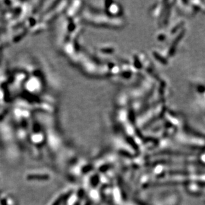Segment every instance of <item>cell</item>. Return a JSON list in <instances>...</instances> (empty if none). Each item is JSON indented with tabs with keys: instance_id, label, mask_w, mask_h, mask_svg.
I'll return each mask as SVG.
<instances>
[{
	"instance_id": "6da1fadb",
	"label": "cell",
	"mask_w": 205,
	"mask_h": 205,
	"mask_svg": "<svg viewBox=\"0 0 205 205\" xmlns=\"http://www.w3.org/2000/svg\"><path fill=\"white\" fill-rule=\"evenodd\" d=\"M167 110V106L165 102H162L153 106L142 117L140 121L142 124H148L157 121L162 118Z\"/></svg>"
},
{
	"instance_id": "7a4b0ae2",
	"label": "cell",
	"mask_w": 205,
	"mask_h": 205,
	"mask_svg": "<svg viewBox=\"0 0 205 205\" xmlns=\"http://www.w3.org/2000/svg\"><path fill=\"white\" fill-rule=\"evenodd\" d=\"M163 118L170 126L175 129H182L186 125V119L179 113L167 110L165 113Z\"/></svg>"
},
{
	"instance_id": "3957f363",
	"label": "cell",
	"mask_w": 205,
	"mask_h": 205,
	"mask_svg": "<svg viewBox=\"0 0 205 205\" xmlns=\"http://www.w3.org/2000/svg\"><path fill=\"white\" fill-rule=\"evenodd\" d=\"M174 8H176L182 14L187 16H195L198 11L194 8L190 1H175Z\"/></svg>"
},
{
	"instance_id": "277c9868",
	"label": "cell",
	"mask_w": 205,
	"mask_h": 205,
	"mask_svg": "<svg viewBox=\"0 0 205 205\" xmlns=\"http://www.w3.org/2000/svg\"><path fill=\"white\" fill-rule=\"evenodd\" d=\"M185 27V21L181 17H178L174 21H171L167 28L166 29L168 35L170 36L171 35L177 33V31Z\"/></svg>"
},
{
	"instance_id": "5b68a950",
	"label": "cell",
	"mask_w": 205,
	"mask_h": 205,
	"mask_svg": "<svg viewBox=\"0 0 205 205\" xmlns=\"http://www.w3.org/2000/svg\"><path fill=\"white\" fill-rule=\"evenodd\" d=\"M197 94V104L199 109L202 112L205 113V90L204 91L200 92L195 93Z\"/></svg>"
},
{
	"instance_id": "8992f818",
	"label": "cell",
	"mask_w": 205,
	"mask_h": 205,
	"mask_svg": "<svg viewBox=\"0 0 205 205\" xmlns=\"http://www.w3.org/2000/svg\"><path fill=\"white\" fill-rule=\"evenodd\" d=\"M191 4L194 6L198 12L205 13V1H190Z\"/></svg>"
},
{
	"instance_id": "52a82bcc",
	"label": "cell",
	"mask_w": 205,
	"mask_h": 205,
	"mask_svg": "<svg viewBox=\"0 0 205 205\" xmlns=\"http://www.w3.org/2000/svg\"><path fill=\"white\" fill-rule=\"evenodd\" d=\"M168 38H169V35H168L167 32L165 28H161L156 34V39L161 42L167 41Z\"/></svg>"
}]
</instances>
